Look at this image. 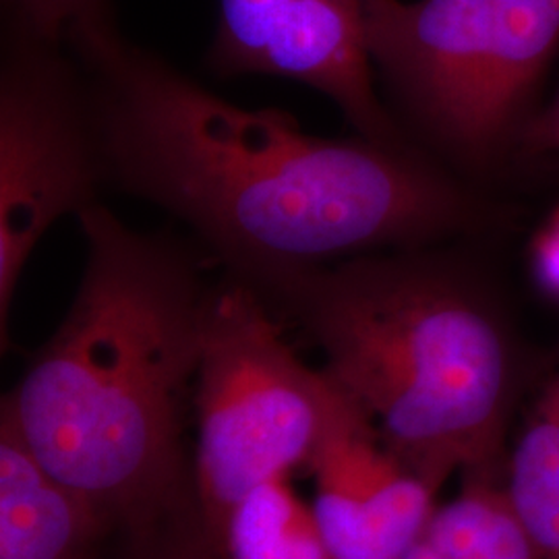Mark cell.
I'll return each instance as SVG.
<instances>
[{
	"label": "cell",
	"instance_id": "7",
	"mask_svg": "<svg viewBox=\"0 0 559 559\" xmlns=\"http://www.w3.org/2000/svg\"><path fill=\"white\" fill-rule=\"evenodd\" d=\"M307 473L316 480L311 506L334 559H402L438 510V491L383 443L344 392Z\"/></svg>",
	"mask_w": 559,
	"mask_h": 559
},
{
	"label": "cell",
	"instance_id": "2",
	"mask_svg": "<svg viewBox=\"0 0 559 559\" xmlns=\"http://www.w3.org/2000/svg\"><path fill=\"white\" fill-rule=\"evenodd\" d=\"M78 221L87 249L78 295L0 417L127 537L191 487L180 433L216 265L198 242L140 233L102 201Z\"/></svg>",
	"mask_w": 559,
	"mask_h": 559
},
{
	"label": "cell",
	"instance_id": "3",
	"mask_svg": "<svg viewBox=\"0 0 559 559\" xmlns=\"http://www.w3.org/2000/svg\"><path fill=\"white\" fill-rule=\"evenodd\" d=\"M423 249L359 255L255 290L320 348L323 371L383 443L440 491L459 468L493 456L514 355L475 278Z\"/></svg>",
	"mask_w": 559,
	"mask_h": 559
},
{
	"label": "cell",
	"instance_id": "1",
	"mask_svg": "<svg viewBox=\"0 0 559 559\" xmlns=\"http://www.w3.org/2000/svg\"><path fill=\"white\" fill-rule=\"evenodd\" d=\"M67 46L94 87L108 189L168 212L253 288L479 224L475 198L413 145L316 138L276 108L224 100L117 21Z\"/></svg>",
	"mask_w": 559,
	"mask_h": 559
},
{
	"label": "cell",
	"instance_id": "8",
	"mask_svg": "<svg viewBox=\"0 0 559 559\" xmlns=\"http://www.w3.org/2000/svg\"><path fill=\"white\" fill-rule=\"evenodd\" d=\"M373 73L362 2L350 0H290L260 71L325 94L360 138L411 145L380 100Z\"/></svg>",
	"mask_w": 559,
	"mask_h": 559
},
{
	"label": "cell",
	"instance_id": "10",
	"mask_svg": "<svg viewBox=\"0 0 559 559\" xmlns=\"http://www.w3.org/2000/svg\"><path fill=\"white\" fill-rule=\"evenodd\" d=\"M212 537L222 559H334L313 506L300 500L288 477L261 483Z\"/></svg>",
	"mask_w": 559,
	"mask_h": 559
},
{
	"label": "cell",
	"instance_id": "12",
	"mask_svg": "<svg viewBox=\"0 0 559 559\" xmlns=\"http://www.w3.org/2000/svg\"><path fill=\"white\" fill-rule=\"evenodd\" d=\"M506 498L540 558L559 559V378L514 448Z\"/></svg>",
	"mask_w": 559,
	"mask_h": 559
},
{
	"label": "cell",
	"instance_id": "14",
	"mask_svg": "<svg viewBox=\"0 0 559 559\" xmlns=\"http://www.w3.org/2000/svg\"><path fill=\"white\" fill-rule=\"evenodd\" d=\"M129 559H222L201 519L193 487L166 512L129 533Z\"/></svg>",
	"mask_w": 559,
	"mask_h": 559
},
{
	"label": "cell",
	"instance_id": "11",
	"mask_svg": "<svg viewBox=\"0 0 559 559\" xmlns=\"http://www.w3.org/2000/svg\"><path fill=\"white\" fill-rule=\"evenodd\" d=\"M402 559H543L506 491L480 483L436 510Z\"/></svg>",
	"mask_w": 559,
	"mask_h": 559
},
{
	"label": "cell",
	"instance_id": "13",
	"mask_svg": "<svg viewBox=\"0 0 559 559\" xmlns=\"http://www.w3.org/2000/svg\"><path fill=\"white\" fill-rule=\"evenodd\" d=\"M290 0H221L207 67L221 78L260 75L261 60Z\"/></svg>",
	"mask_w": 559,
	"mask_h": 559
},
{
	"label": "cell",
	"instance_id": "18",
	"mask_svg": "<svg viewBox=\"0 0 559 559\" xmlns=\"http://www.w3.org/2000/svg\"><path fill=\"white\" fill-rule=\"evenodd\" d=\"M350 2H362V0H350Z\"/></svg>",
	"mask_w": 559,
	"mask_h": 559
},
{
	"label": "cell",
	"instance_id": "17",
	"mask_svg": "<svg viewBox=\"0 0 559 559\" xmlns=\"http://www.w3.org/2000/svg\"><path fill=\"white\" fill-rule=\"evenodd\" d=\"M533 145L545 152L559 154V96L551 104V108L540 117L539 122L533 127Z\"/></svg>",
	"mask_w": 559,
	"mask_h": 559
},
{
	"label": "cell",
	"instance_id": "16",
	"mask_svg": "<svg viewBox=\"0 0 559 559\" xmlns=\"http://www.w3.org/2000/svg\"><path fill=\"white\" fill-rule=\"evenodd\" d=\"M535 270L543 286L559 297V214L547 224L535 245Z\"/></svg>",
	"mask_w": 559,
	"mask_h": 559
},
{
	"label": "cell",
	"instance_id": "6",
	"mask_svg": "<svg viewBox=\"0 0 559 559\" xmlns=\"http://www.w3.org/2000/svg\"><path fill=\"white\" fill-rule=\"evenodd\" d=\"M108 189L92 81L67 44L2 23L0 41V342L23 267L64 216Z\"/></svg>",
	"mask_w": 559,
	"mask_h": 559
},
{
	"label": "cell",
	"instance_id": "15",
	"mask_svg": "<svg viewBox=\"0 0 559 559\" xmlns=\"http://www.w3.org/2000/svg\"><path fill=\"white\" fill-rule=\"evenodd\" d=\"M115 20L112 0H2V23L60 44L78 27Z\"/></svg>",
	"mask_w": 559,
	"mask_h": 559
},
{
	"label": "cell",
	"instance_id": "5",
	"mask_svg": "<svg viewBox=\"0 0 559 559\" xmlns=\"http://www.w3.org/2000/svg\"><path fill=\"white\" fill-rule=\"evenodd\" d=\"M342 390L300 359L282 321L247 282H212L193 408V496L214 535L265 480L309 471Z\"/></svg>",
	"mask_w": 559,
	"mask_h": 559
},
{
	"label": "cell",
	"instance_id": "4",
	"mask_svg": "<svg viewBox=\"0 0 559 559\" xmlns=\"http://www.w3.org/2000/svg\"><path fill=\"white\" fill-rule=\"evenodd\" d=\"M376 71L429 143L489 160L559 46V0H362Z\"/></svg>",
	"mask_w": 559,
	"mask_h": 559
},
{
	"label": "cell",
	"instance_id": "9",
	"mask_svg": "<svg viewBox=\"0 0 559 559\" xmlns=\"http://www.w3.org/2000/svg\"><path fill=\"white\" fill-rule=\"evenodd\" d=\"M112 531L100 508L52 477L0 417V559H104Z\"/></svg>",
	"mask_w": 559,
	"mask_h": 559
}]
</instances>
